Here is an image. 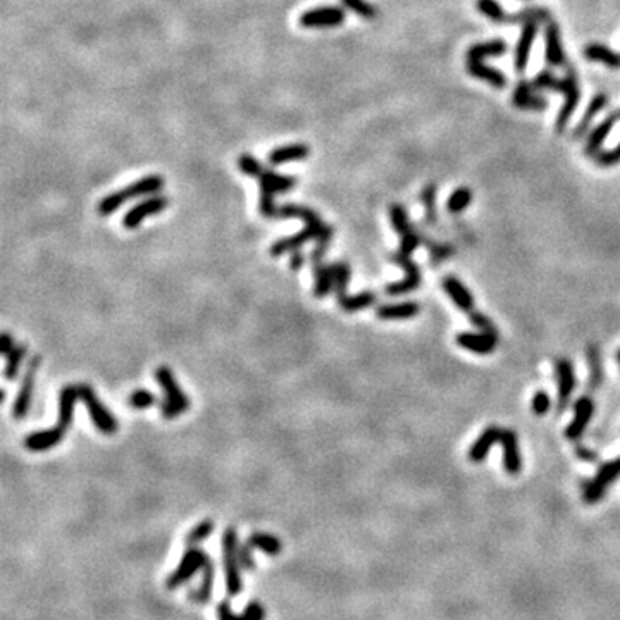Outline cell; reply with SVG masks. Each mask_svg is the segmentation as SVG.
Returning <instances> with one entry per match:
<instances>
[{"label":"cell","instance_id":"50","mask_svg":"<svg viewBox=\"0 0 620 620\" xmlns=\"http://www.w3.org/2000/svg\"><path fill=\"white\" fill-rule=\"evenodd\" d=\"M596 161H598V164L605 166V167L617 164V162H620V144L615 146L614 150H609V152L596 154Z\"/></svg>","mask_w":620,"mask_h":620},{"label":"cell","instance_id":"22","mask_svg":"<svg viewBox=\"0 0 620 620\" xmlns=\"http://www.w3.org/2000/svg\"><path fill=\"white\" fill-rule=\"evenodd\" d=\"M443 288H445L448 296L460 310L467 314L474 312V296L471 295V291L465 288V284L460 279H456L455 276H446L443 279Z\"/></svg>","mask_w":620,"mask_h":620},{"label":"cell","instance_id":"44","mask_svg":"<svg viewBox=\"0 0 620 620\" xmlns=\"http://www.w3.org/2000/svg\"><path fill=\"white\" fill-rule=\"evenodd\" d=\"M400 238H401V241H400V250H398V252H401L405 255H412L419 249V245L422 243L421 234H419L416 229H410L409 233H405L404 236H400Z\"/></svg>","mask_w":620,"mask_h":620},{"label":"cell","instance_id":"29","mask_svg":"<svg viewBox=\"0 0 620 620\" xmlns=\"http://www.w3.org/2000/svg\"><path fill=\"white\" fill-rule=\"evenodd\" d=\"M254 550H259L269 556H278L283 551V543L278 536L269 533H252L246 538Z\"/></svg>","mask_w":620,"mask_h":620},{"label":"cell","instance_id":"20","mask_svg":"<svg viewBox=\"0 0 620 620\" xmlns=\"http://www.w3.org/2000/svg\"><path fill=\"white\" fill-rule=\"evenodd\" d=\"M536 33H538V21H527L522 28L521 39L517 41V49H515V69H517V73L526 71Z\"/></svg>","mask_w":620,"mask_h":620},{"label":"cell","instance_id":"18","mask_svg":"<svg viewBox=\"0 0 620 620\" xmlns=\"http://www.w3.org/2000/svg\"><path fill=\"white\" fill-rule=\"evenodd\" d=\"M500 443L501 446H504V467L506 474L517 476L522 469V459H521V451H519V441L515 431L512 429L501 431Z\"/></svg>","mask_w":620,"mask_h":620},{"label":"cell","instance_id":"47","mask_svg":"<svg viewBox=\"0 0 620 620\" xmlns=\"http://www.w3.org/2000/svg\"><path fill=\"white\" fill-rule=\"evenodd\" d=\"M238 167H240V171L243 174L254 176L255 178V176H257V173H259V169L262 167V164L254 157V155L243 154V155H240V159H238Z\"/></svg>","mask_w":620,"mask_h":620},{"label":"cell","instance_id":"26","mask_svg":"<svg viewBox=\"0 0 620 620\" xmlns=\"http://www.w3.org/2000/svg\"><path fill=\"white\" fill-rule=\"evenodd\" d=\"M544 49H546V61L551 66H562L565 62L562 41H560L559 26L555 23H550L544 33Z\"/></svg>","mask_w":620,"mask_h":620},{"label":"cell","instance_id":"19","mask_svg":"<svg viewBox=\"0 0 620 620\" xmlns=\"http://www.w3.org/2000/svg\"><path fill=\"white\" fill-rule=\"evenodd\" d=\"M456 343H459V346H462L464 350L472 351V354L488 355L496 349L498 336L486 333H460L459 336H456Z\"/></svg>","mask_w":620,"mask_h":620},{"label":"cell","instance_id":"31","mask_svg":"<svg viewBox=\"0 0 620 620\" xmlns=\"http://www.w3.org/2000/svg\"><path fill=\"white\" fill-rule=\"evenodd\" d=\"M467 71L472 76L484 79V81H488L489 85L494 88H504L506 83L505 76L500 71L489 68V66H484L483 61H467Z\"/></svg>","mask_w":620,"mask_h":620},{"label":"cell","instance_id":"45","mask_svg":"<svg viewBox=\"0 0 620 620\" xmlns=\"http://www.w3.org/2000/svg\"><path fill=\"white\" fill-rule=\"evenodd\" d=\"M469 319H471L472 324H474L476 328L481 331V333L493 334V336H498V329H496V326H494L493 322H491V319H489V317H486L484 314L471 312V314H469Z\"/></svg>","mask_w":620,"mask_h":620},{"label":"cell","instance_id":"13","mask_svg":"<svg viewBox=\"0 0 620 620\" xmlns=\"http://www.w3.org/2000/svg\"><path fill=\"white\" fill-rule=\"evenodd\" d=\"M345 21V11L336 6L314 7L300 16L299 23L304 28H334Z\"/></svg>","mask_w":620,"mask_h":620},{"label":"cell","instance_id":"23","mask_svg":"<svg viewBox=\"0 0 620 620\" xmlns=\"http://www.w3.org/2000/svg\"><path fill=\"white\" fill-rule=\"evenodd\" d=\"M501 431L504 429H500L498 426H489L488 429H486L484 433L476 439L474 445L471 446V450H469V455H467L469 460H471V462H474V464L483 462L486 456H488L489 450H491V446L494 445V443H500Z\"/></svg>","mask_w":620,"mask_h":620},{"label":"cell","instance_id":"17","mask_svg":"<svg viewBox=\"0 0 620 620\" xmlns=\"http://www.w3.org/2000/svg\"><path fill=\"white\" fill-rule=\"evenodd\" d=\"M593 414H594V404L591 398L589 396L579 398V400L576 401V405H574V421L569 424L567 429H565V436L572 439V441L579 439L582 436V433L586 431V427H588L589 421H591Z\"/></svg>","mask_w":620,"mask_h":620},{"label":"cell","instance_id":"16","mask_svg":"<svg viewBox=\"0 0 620 620\" xmlns=\"http://www.w3.org/2000/svg\"><path fill=\"white\" fill-rule=\"evenodd\" d=\"M556 381H559V404L556 409L559 412H564V409L569 405L571 395L576 388V376H574V366L569 359H559L555 364Z\"/></svg>","mask_w":620,"mask_h":620},{"label":"cell","instance_id":"24","mask_svg":"<svg viewBox=\"0 0 620 620\" xmlns=\"http://www.w3.org/2000/svg\"><path fill=\"white\" fill-rule=\"evenodd\" d=\"M217 620H266V609L262 603L250 601L243 614H233L229 601H221L217 605Z\"/></svg>","mask_w":620,"mask_h":620},{"label":"cell","instance_id":"3","mask_svg":"<svg viewBox=\"0 0 620 620\" xmlns=\"http://www.w3.org/2000/svg\"><path fill=\"white\" fill-rule=\"evenodd\" d=\"M255 178L259 179L261 184V202H259V212L262 214L267 219H274L276 214V205L274 196L278 194H284V191H290L296 186V178L295 176H283L278 173H272V171L261 167Z\"/></svg>","mask_w":620,"mask_h":620},{"label":"cell","instance_id":"10","mask_svg":"<svg viewBox=\"0 0 620 620\" xmlns=\"http://www.w3.org/2000/svg\"><path fill=\"white\" fill-rule=\"evenodd\" d=\"M620 476V456L611 460V462L601 465L596 477L593 481H588L584 484V501L593 505L598 504L603 496H605L606 489L614 484V481Z\"/></svg>","mask_w":620,"mask_h":620},{"label":"cell","instance_id":"33","mask_svg":"<svg viewBox=\"0 0 620 620\" xmlns=\"http://www.w3.org/2000/svg\"><path fill=\"white\" fill-rule=\"evenodd\" d=\"M506 50L504 40H491L486 44H476L467 50V61H483L486 57L501 56Z\"/></svg>","mask_w":620,"mask_h":620},{"label":"cell","instance_id":"54","mask_svg":"<svg viewBox=\"0 0 620 620\" xmlns=\"http://www.w3.org/2000/svg\"><path fill=\"white\" fill-rule=\"evenodd\" d=\"M576 454H577V456H579V459L588 460V462H596V460H598V456H596V454H594V451L586 450V448H582V446L577 448Z\"/></svg>","mask_w":620,"mask_h":620},{"label":"cell","instance_id":"41","mask_svg":"<svg viewBox=\"0 0 620 620\" xmlns=\"http://www.w3.org/2000/svg\"><path fill=\"white\" fill-rule=\"evenodd\" d=\"M421 200L426 209L427 223L434 224L436 223V209H434V202H436V184H427L424 190H422Z\"/></svg>","mask_w":620,"mask_h":620},{"label":"cell","instance_id":"30","mask_svg":"<svg viewBox=\"0 0 620 620\" xmlns=\"http://www.w3.org/2000/svg\"><path fill=\"white\" fill-rule=\"evenodd\" d=\"M617 119H619V114H611L606 117L601 124H598V126L593 129V133L588 138V144H586V154L588 155L598 154L601 144L606 140V136L610 135V131L614 129Z\"/></svg>","mask_w":620,"mask_h":620},{"label":"cell","instance_id":"49","mask_svg":"<svg viewBox=\"0 0 620 620\" xmlns=\"http://www.w3.org/2000/svg\"><path fill=\"white\" fill-rule=\"evenodd\" d=\"M533 86L534 88H550V90L559 91L560 79H556L551 73H548V71H543V73H539L538 76L534 78Z\"/></svg>","mask_w":620,"mask_h":620},{"label":"cell","instance_id":"46","mask_svg":"<svg viewBox=\"0 0 620 620\" xmlns=\"http://www.w3.org/2000/svg\"><path fill=\"white\" fill-rule=\"evenodd\" d=\"M238 559H240V565L243 571H249V572L255 571L254 548L250 546L249 541L240 544V548H238Z\"/></svg>","mask_w":620,"mask_h":620},{"label":"cell","instance_id":"35","mask_svg":"<svg viewBox=\"0 0 620 620\" xmlns=\"http://www.w3.org/2000/svg\"><path fill=\"white\" fill-rule=\"evenodd\" d=\"M606 102H609V99H606L603 94L596 95V97H593L591 102H589L588 109H586L584 116H582L579 126H577L576 131H574V136H582V135H584L586 129H588L589 124L593 123V119L598 116V112H600L601 109L606 106Z\"/></svg>","mask_w":620,"mask_h":620},{"label":"cell","instance_id":"8","mask_svg":"<svg viewBox=\"0 0 620 620\" xmlns=\"http://www.w3.org/2000/svg\"><path fill=\"white\" fill-rule=\"evenodd\" d=\"M79 388V398L83 400V404L86 405L88 414H90L91 422L102 434H114L119 429L117 424V419L112 416L109 410L104 407L102 401L99 400V396L95 395V391L88 384H78Z\"/></svg>","mask_w":620,"mask_h":620},{"label":"cell","instance_id":"7","mask_svg":"<svg viewBox=\"0 0 620 620\" xmlns=\"http://www.w3.org/2000/svg\"><path fill=\"white\" fill-rule=\"evenodd\" d=\"M211 560L209 553L199 546H186V551L183 553L181 560H179L178 567L169 574L166 579L167 589H178L181 586L188 584L199 572L204 571L205 564Z\"/></svg>","mask_w":620,"mask_h":620},{"label":"cell","instance_id":"53","mask_svg":"<svg viewBox=\"0 0 620 620\" xmlns=\"http://www.w3.org/2000/svg\"><path fill=\"white\" fill-rule=\"evenodd\" d=\"M0 345H2V354L6 355V357L11 354L12 350H14V346H16L14 339H12V336L9 333H7V331L2 334V343H0Z\"/></svg>","mask_w":620,"mask_h":620},{"label":"cell","instance_id":"27","mask_svg":"<svg viewBox=\"0 0 620 620\" xmlns=\"http://www.w3.org/2000/svg\"><path fill=\"white\" fill-rule=\"evenodd\" d=\"M329 269H331V272H333V278H334V290L333 291H334V295H336L339 309H341L343 305L346 304V300L350 299V296L346 295V288H349V283H350L351 269H350L349 262H345V261L331 264Z\"/></svg>","mask_w":620,"mask_h":620},{"label":"cell","instance_id":"43","mask_svg":"<svg viewBox=\"0 0 620 620\" xmlns=\"http://www.w3.org/2000/svg\"><path fill=\"white\" fill-rule=\"evenodd\" d=\"M345 4V7H349L350 11H354L355 14H359L364 19H374L376 18V7L366 2V0H341Z\"/></svg>","mask_w":620,"mask_h":620},{"label":"cell","instance_id":"38","mask_svg":"<svg viewBox=\"0 0 620 620\" xmlns=\"http://www.w3.org/2000/svg\"><path fill=\"white\" fill-rule=\"evenodd\" d=\"M471 202H472V191H471V188L462 186V188H456L454 194L450 195L446 207H448V211H450L451 214H459V212L465 211V209H467L469 205H471Z\"/></svg>","mask_w":620,"mask_h":620},{"label":"cell","instance_id":"32","mask_svg":"<svg viewBox=\"0 0 620 620\" xmlns=\"http://www.w3.org/2000/svg\"><path fill=\"white\" fill-rule=\"evenodd\" d=\"M514 104L521 109H536V111H541V109L546 107V102L543 99L536 97L533 85H529L527 81H521L519 86L515 88Z\"/></svg>","mask_w":620,"mask_h":620},{"label":"cell","instance_id":"51","mask_svg":"<svg viewBox=\"0 0 620 620\" xmlns=\"http://www.w3.org/2000/svg\"><path fill=\"white\" fill-rule=\"evenodd\" d=\"M431 259H433L434 264L443 262L445 259L450 257L451 254H454V249H451L450 245H434V243H431Z\"/></svg>","mask_w":620,"mask_h":620},{"label":"cell","instance_id":"34","mask_svg":"<svg viewBox=\"0 0 620 620\" xmlns=\"http://www.w3.org/2000/svg\"><path fill=\"white\" fill-rule=\"evenodd\" d=\"M584 56L588 61H596V62H603V64L610 66V68H620V56H617L615 52H611L610 49H606L605 45L600 44H591L588 45L584 50Z\"/></svg>","mask_w":620,"mask_h":620},{"label":"cell","instance_id":"6","mask_svg":"<svg viewBox=\"0 0 620 620\" xmlns=\"http://www.w3.org/2000/svg\"><path fill=\"white\" fill-rule=\"evenodd\" d=\"M238 533L234 527H226L223 533V564L226 576V591L228 596H238L243 589L241 565L238 559Z\"/></svg>","mask_w":620,"mask_h":620},{"label":"cell","instance_id":"9","mask_svg":"<svg viewBox=\"0 0 620 620\" xmlns=\"http://www.w3.org/2000/svg\"><path fill=\"white\" fill-rule=\"evenodd\" d=\"M40 364H41L40 355H33V357L29 359L26 371H24L23 383H21L18 395H16L14 405H12V417L18 419V421L26 417L29 412V407H31L33 391H35V378Z\"/></svg>","mask_w":620,"mask_h":620},{"label":"cell","instance_id":"5","mask_svg":"<svg viewBox=\"0 0 620 620\" xmlns=\"http://www.w3.org/2000/svg\"><path fill=\"white\" fill-rule=\"evenodd\" d=\"M155 379L161 384L162 391H164V400H161V414L162 417L171 421L181 416L183 412H186L190 409V400L184 395L183 389L178 386L176 383L173 371L169 367L162 366L155 371Z\"/></svg>","mask_w":620,"mask_h":620},{"label":"cell","instance_id":"2","mask_svg":"<svg viewBox=\"0 0 620 620\" xmlns=\"http://www.w3.org/2000/svg\"><path fill=\"white\" fill-rule=\"evenodd\" d=\"M162 188H164V179H162V176L159 174L145 176V178L138 179V181L131 183L129 186L123 188V190L104 196V199L99 202L97 211L100 216H111V214L119 211V209L123 207V204L128 202V200L138 199V196H145V195H155L159 194Z\"/></svg>","mask_w":620,"mask_h":620},{"label":"cell","instance_id":"21","mask_svg":"<svg viewBox=\"0 0 620 620\" xmlns=\"http://www.w3.org/2000/svg\"><path fill=\"white\" fill-rule=\"evenodd\" d=\"M421 312L417 301H404V304H384L376 309V317L381 321H407Z\"/></svg>","mask_w":620,"mask_h":620},{"label":"cell","instance_id":"14","mask_svg":"<svg viewBox=\"0 0 620 620\" xmlns=\"http://www.w3.org/2000/svg\"><path fill=\"white\" fill-rule=\"evenodd\" d=\"M169 205V200L162 195H152L150 199L144 200V202L136 204L135 207H131L126 212L123 219V226L126 229H136L138 226L144 223L145 217L155 216V214L162 212Z\"/></svg>","mask_w":620,"mask_h":620},{"label":"cell","instance_id":"55","mask_svg":"<svg viewBox=\"0 0 620 620\" xmlns=\"http://www.w3.org/2000/svg\"><path fill=\"white\" fill-rule=\"evenodd\" d=\"M617 360H619V362H620V350L617 351Z\"/></svg>","mask_w":620,"mask_h":620},{"label":"cell","instance_id":"4","mask_svg":"<svg viewBox=\"0 0 620 620\" xmlns=\"http://www.w3.org/2000/svg\"><path fill=\"white\" fill-rule=\"evenodd\" d=\"M333 234H334L333 226L324 224L321 219L317 221V223L305 224V228L296 234H293V236L281 238V240L272 243L269 254L271 257H281L283 254L300 250L305 243L312 240H316V243H321V245H329V241L333 240Z\"/></svg>","mask_w":620,"mask_h":620},{"label":"cell","instance_id":"48","mask_svg":"<svg viewBox=\"0 0 620 620\" xmlns=\"http://www.w3.org/2000/svg\"><path fill=\"white\" fill-rule=\"evenodd\" d=\"M531 407H533V412L536 414V416H546V414L550 412V409H551L550 395H548L546 391L534 393L533 404H531Z\"/></svg>","mask_w":620,"mask_h":620},{"label":"cell","instance_id":"12","mask_svg":"<svg viewBox=\"0 0 620 620\" xmlns=\"http://www.w3.org/2000/svg\"><path fill=\"white\" fill-rule=\"evenodd\" d=\"M389 259H391L393 264L404 267L405 274L407 276H405V279H401V281L388 284L384 291H386L389 296H400V295H405V293L417 290L419 284H421V269H419L416 262H412L410 255L396 252L389 255Z\"/></svg>","mask_w":620,"mask_h":620},{"label":"cell","instance_id":"52","mask_svg":"<svg viewBox=\"0 0 620 620\" xmlns=\"http://www.w3.org/2000/svg\"><path fill=\"white\" fill-rule=\"evenodd\" d=\"M304 264H305V254L301 252V250H295V252H291L290 269L300 271L301 267H304Z\"/></svg>","mask_w":620,"mask_h":620},{"label":"cell","instance_id":"28","mask_svg":"<svg viewBox=\"0 0 620 620\" xmlns=\"http://www.w3.org/2000/svg\"><path fill=\"white\" fill-rule=\"evenodd\" d=\"M309 154H310V149L309 145L305 144L284 145L272 150L269 154V162L272 166H279V164H284V162L304 161V159L309 157Z\"/></svg>","mask_w":620,"mask_h":620},{"label":"cell","instance_id":"37","mask_svg":"<svg viewBox=\"0 0 620 620\" xmlns=\"http://www.w3.org/2000/svg\"><path fill=\"white\" fill-rule=\"evenodd\" d=\"M389 217H391L393 229L398 233V236H404L405 233H409L410 229H414L412 224H410L409 214L404 209V205L393 204L391 207H389Z\"/></svg>","mask_w":620,"mask_h":620},{"label":"cell","instance_id":"40","mask_svg":"<svg viewBox=\"0 0 620 620\" xmlns=\"http://www.w3.org/2000/svg\"><path fill=\"white\" fill-rule=\"evenodd\" d=\"M159 398L154 395V393H150L149 389H136V391H133L131 395L128 398V405L131 409L136 410H144L152 407V405L157 404Z\"/></svg>","mask_w":620,"mask_h":620},{"label":"cell","instance_id":"39","mask_svg":"<svg viewBox=\"0 0 620 620\" xmlns=\"http://www.w3.org/2000/svg\"><path fill=\"white\" fill-rule=\"evenodd\" d=\"M26 345H23V343H19V345L14 346V350L11 351L9 355H7V366H6V379H16L18 378V372L21 367V362H23L24 355H26Z\"/></svg>","mask_w":620,"mask_h":620},{"label":"cell","instance_id":"36","mask_svg":"<svg viewBox=\"0 0 620 620\" xmlns=\"http://www.w3.org/2000/svg\"><path fill=\"white\" fill-rule=\"evenodd\" d=\"M214 527L216 526H214L212 519H205V521L196 524L194 529L186 534V539H184L186 546H199V544L204 543L205 539L211 538V534L214 533Z\"/></svg>","mask_w":620,"mask_h":620},{"label":"cell","instance_id":"15","mask_svg":"<svg viewBox=\"0 0 620 620\" xmlns=\"http://www.w3.org/2000/svg\"><path fill=\"white\" fill-rule=\"evenodd\" d=\"M559 91H562V94L565 95V102H564L562 109H560L559 117H556V131L562 133L564 129L567 128L569 119H571L574 111H576L577 104H579L581 94H579V86H577L574 76H569V78L562 79V81H560Z\"/></svg>","mask_w":620,"mask_h":620},{"label":"cell","instance_id":"1","mask_svg":"<svg viewBox=\"0 0 620 620\" xmlns=\"http://www.w3.org/2000/svg\"><path fill=\"white\" fill-rule=\"evenodd\" d=\"M79 398V388L74 384H68L62 388L59 395V422L49 431H39L24 438V446L31 451H47L57 446L64 438L66 431L73 424L74 405Z\"/></svg>","mask_w":620,"mask_h":620},{"label":"cell","instance_id":"42","mask_svg":"<svg viewBox=\"0 0 620 620\" xmlns=\"http://www.w3.org/2000/svg\"><path fill=\"white\" fill-rule=\"evenodd\" d=\"M477 9H479L486 18L493 21H504L506 19L504 9L496 0H477Z\"/></svg>","mask_w":620,"mask_h":620},{"label":"cell","instance_id":"25","mask_svg":"<svg viewBox=\"0 0 620 620\" xmlns=\"http://www.w3.org/2000/svg\"><path fill=\"white\" fill-rule=\"evenodd\" d=\"M214 579H216V569H214V562L211 559L205 564L200 584L190 591V600L196 603V605H205V603L211 601L214 591Z\"/></svg>","mask_w":620,"mask_h":620},{"label":"cell","instance_id":"11","mask_svg":"<svg viewBox=\"0 0 620 620\" xmlns=\"http://www.w3.org/2000/svg\"><path fill=\"white\" fill-rule=\"evenodd\" d=\"M328 250V245H321L316 243L312 254H310V261H312L314 271V296L316 299H324L331 291L334 290V278L329 266H324V254Z\"/></svg>","mask_w":620,"mask_h":620},{"label":"cell","instance_id":"56","mask_svg":"<svg viewBox=\"0 0 620 620\" xmlns=\"http://www.w3.org/2000/svg\"><path fill=\"white\" fill-rule=\"evenodd\" d=\"M619 117H620V112H619Z\"/></svg>","mask_w":620,"mask_h":620}]
</instances>
